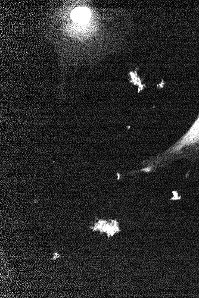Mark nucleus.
Here are the masks:
<instances>
[{
    "label": "nucleus",
    "instance_id": "obj_1",
    "mask_svg": "<svg viewBox=\"0 0 199 298\" xmlns=\"http://www.w3.org/2000/svg\"><path fill=\"white\" fill-rule=\"evenodd\" d=\"M199 156V115L188 130L167 150L143 162L138 172H152L180 158L195 159Z\"/></svg>",
    "mask_w": 199,
    "mask_h": 298
},
{
    "label": "nucleus",
    "instance_id": "obj_2",
    "mask_svg": "<svg viewBox=\"0 0 199 298\" xmlns=\"http://www.w3.org/2000/svg\"><path fill=\"white\" fill-rule=\"evenodd\" d=\"M94 231H97L98 230L102 232H106L108 237L112 236L115 233L120 232L119 228V224L116 220H111L110 222L109 220H98L97 222L95 223L93 227H90Z\"/></svg>",
    "mask_w": 199,
    "mask_h": 298
},
{
    "label": "nucleus",
    "instance_id": "obj_3",
    "mask_svg": "<svg viewBox=\"0 0 199 298\" xmlns=\"http://www.w3.org/2000/svg\"><path fill=\"white\" fill-rule=\"evenodd\" d=\"M91 16L90 12L87 9H78L72 13V17L75 20H78L82 22L88 20Z\"/></svg>",
    "mask_w": 199,
    "mask_h": 298
}]
</instances>
